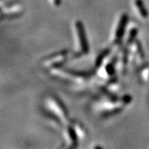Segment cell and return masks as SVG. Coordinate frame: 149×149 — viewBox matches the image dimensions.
<instances>
[{"label":"cell","mask_w":149,"mask_h":149,"mask_svg":"<svg viewBox=\"0 0 149 149\" xmlns=\"http://www.w3.org/2000/svg\"><path fill=\"white\" fill-rule=\"evenodd\" d=\"M67 54H68V52L65 50L52 54L49 56L48 57L44 59L42 62V65L43 67L48 68V69L58 68L59 66H61L66 61Z\"/></svg>","instance_id":"cell-1"},{"label":"cell","mask_w":149,"mask_h":149,"mask_svg":"<svg viewBox=\"0 0 149 149\" xmlns=\"http://www.w3.org/2000/svg\"><path fill=\"white\" fill-rule=\"evenodd\" d=\"M47 105L55 117L59 118L61 121L67 120L68 112L60 100L56 97H51L47 100Z\"/></svg>","instance_id":"cell-2"},{"label":"cell","mask_w":149,"mask_h":149,"mask_svg":"<svg viewBox=\"0 0 149 149\" xmlns=\"http://www.w3.org/2000/svg\"><path fill=\"white\" fill-rule=\"evenodd\" d=\"M75 30L77 32V36L79 39V44H80V50L79 51V53L75 56L79 57L83 54H86L89 52V44L87 41V37L85 35V27L83 26V23L80 21H76L75 22Z\"/></svg>","instance_id":"cell-3"},{"label":"cell","mask_w":149,"mask_h":149,"mask_svg":"<svg viewBox=\"0 0 149 149\" xmlns=\"http://www.w3.org/2000/svg\"><path fill=\"white\" fill-rule=\"evenodd\" d=\"M127 22H128V15L124 13L120 17V20L118 23V26L116 27L115 32H114V38H113L114 44H119L120 42L122 41Z\"/></svg>","instance_id":"cell-4"},{"label":"cell","mask_w":149,"mask_h":149,"mask_svg":"<svg viewBox=\"0 0 149 149\" xmlns=\"http://www.w3.org/2000/svg\"><path fill=\"white\" fill-rule=\"evenodd\" d=\"M131 54L133 56V63L137 65H140L143 63L144 54L143 52L142 47L139 42H133L132 43V48H131Z\"/></svg>","instance_id":"cell-5"},{"label":"cell","mask_w":149,"mask_h":149,"mask_svg":"<svg viewBox=\"0 0 149 149\" xmlns=\"http://www.w3.org/2000/svg\"><path fill=\"white\" fill-rule=\"evenodd\" d=\"M22 11L23 9L21 4L14 3L13 5L6 6V8H2V16L5 17H15L19 16Z\"/></svg>","instance_id":"cell-6"},{"label":"cell","mask_w":149,"mask_h":149,"mask_svg":"<svg viewBox=\"0 0 149 149\" xmlns=\"http://www.w3.org/2000/svg\"><path fill=\"white\" fill-rule=\"evenodd\" d=\"M65 138L66 141L69 143L68 148H75L78 145V140L79 137L77 135V133L74 130V128L73 125H68L65 129Z\"/></svg>","instance_id":"cell-7"},{"label":"cell","mask_w":149,"mask_h":149,"mask_svg":"<svg viewBox=\"0 0 149 149\" xmlns=\"http://www.w3.org/2000/svg\"><path fill=\"white\" fill-rule=\"evenodd\" d=\"M135 6L136 8L140 14V16L143 18H147L148 17V12L147 10L146 7L144 5V3L143 0H135Z\"/></svg>","instance_id":"cell-8"},{"label":"cell","mask_w":149,"mask_h":149,"mask_svg":"<svg viewBox=\"0 0 149 149\" xmlns=\"http://www.w3.org/2000/svg\"><path fill=\"white\" fill-rule=\"evenodd\" d=\"M109 52H110V50H109V49H105L104 52H102L98 56V57H97V59H96V62H95V66L97 67V68L101 67L102 65H103V62H104V59L106 58L107 56L109 54Z\"/></svg>","instance_id":"cell-9"},{"label":"cell","mask_w":149,"mask_h":149,"mask_svg":"<svg viewBox=\"0 0 149 149\" xmlns=\"http://www.w3.org/2000/svg\"><path fill=\"white\" fill-rule=\"evenodd\" d=\"M72 125L74 128V130H75V132L77 133L79 139H84L85 137V128H83V126L81 124H80V123H78L77 122H74Z\"/></svg>","instance_id":"cell-10"},{"label":"cell","mask_w":149,"mask_h":149,"mask_svg":"<svg viewBox=\"0 0 149 149\" xmlns=\"http://www.w3.org/2000/svg\"><path fill=\"white\" fill-rule=\"evenodd\" d=\"M54 3V4L56 6H60L61 5V0H52Z\"/></svg>","instance_id":"cell-11"}]
</instances>
